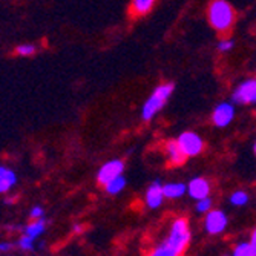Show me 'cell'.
<instances>
[{
	"label": "cell",
	"mask_w": 256,
	"mask_h": 256,
	"mask_svg": "<svg viewBox=\"0 0 256 256\" xmlns=\"http://www.w3.org/2000/svg\"><path fill=\"white\" fill-rule=\"evenodd\" d=\"M207 20L218 34H228L236 23V11L227 0H212L207 6Z\"/></svg>",
	"instance_id": "6da1fadb"
},
{
	"label": "cell",
	"mask_w": 256,
	"mask_h": 256,
	"mask_svg": "<svg viewBox=\"0 0 256 256\" xmlns=\"http://www.w3.org/2000/svg\"><path fill=\"white\" fill-rule=\"evenodd\" d=\"M174 83L168 82V83H161L158 84L152 94L148 97V100L144 102L143 108H142V118L143 122H150L155 115L166 106L168 100L170 98V96L174 94Z\"/></svg>",
	"instance_id": "7a4b0ae2"
},
{
	"label": "cell",
	"mask_w": 256,
	"mask_h": 256,
	"mask_svg": "<svg viewBox=\"0 0 256 256\" xmlns=\"http://www.w3.org/2000/svg\"><path fill=\"white\" fill-rule=\"evenodd\" d=\"M190 240H192V232H190L189 221L186 218H176L170 226L168 236L164 238V241L174 248H176L180 253L186 252V248L190 244Z\"/></svg>",
	"instance_id": "3957f363"
},
{
	"label": "cell",
	"mask_w": 256,
	"mask_h": 256,
	"mask_svg": "<svg viewBox=\"0 0 256 256\" xmlns=\"http://www.w3.org/2000/svg\"><path fill=\"white\" fill-rule=\"evenodd\" d=\"M176 142H178L181 150L184 152V155L188 158L198 156L204 150V140L201 138L200 134H196L194 130H186V132L180 134V136L176 138Z\"/></svg>",
	"instance_id": "277c9868"
},
{
	"label": "cell",
	"mask_w": 256,
	"mask_h": 256,
	"mask_svg": "<svg viewBox=\"0 0 256 256\" xmlns=\"http://www.w3.org/2000/svg\"><path fill=\"white\" fill-rule=\"evenodd\" d=\"M232 102L238 104H256V78L244 80L234 90Z\"/></svg>",
	"instance_id": "5b68a950"
},
{
	"label": "cell",
	"mask_w": 256,
	"mask_h": 256,
	"mask_svg": "<svg viewBox=\"0 0 256 256\" xmlns=\"http://www.w3.org/2000/svg\"><path fill=\"white\" fill-rule=\"evenodd\" d=\"M228 218L222 210H208L204 218V228L208 235H220L227 228Z\"/></svg>",
	"instance_id": "8992f818"
},
{
	"label": "cell",
	"mask_w": 256,
	"mask_h": 256,
	"mask_svg": "<svg viewBox=\"0 0 256 256\" xmlns=\"http://www.w3.org/2000/svg\"><path fill=\"white\" fill-rule=\"evenodd\" d=\"M235 118V103L234 102H222L215 106L212 112V123L216 128H226Z\"/></svg>",
	"instance_id": "52a82bcc"
},
{
	"label": "cell",
	"mask_w": 256,
	"mask_h": 256,
	"mask_svg": "<svg viewBox=\"0 0 256 256\" xmlns=\"http://www.w3.org/2000/svg\"><path fill=\"white\" fill-rule=\"evenodd\" d=\"M124 172V162L122 160H110L100 168L97 174V181L102 186H106L109 181L117 178L118 175H123Z\"/></svg>",
	"instance_id": "ba28073f"
},
{
	"label": "cell",
	"mask_w": 256,
	"mask_h": 256,
	"mask_svg": "<svg viewBox=\"0 0 256 256\" xmlns=\"http://www.w3.org/2000/svg\"><path fill=\"white\" fill-rule=\"evenodd\" d=\"M162 152H164L168 166H170V168L182 166L186 160H188V156H186L184 152L181 150L176 140H168V142L162 144Z\"/></svg>",
	"instance_id": "9c48e42d"
},
{
	"label": "cell",
	"mask_w": 256,
	"mask_h": 256,
	"mask_svg": "<svg viewBox=\"0 0 256 256\" xmlns=\"http://www.w3.org/2000/svg\"><path fill=\"white\" fill-rule=\"evenodd\" d=\"M210 190H212V186H210V181L202 178V176H196V178H192L189 182H188V194L190 198L194 200H202V198H207L210 195Z\"/></svg>",
	"instance_id": "30bf717a"
},
{
	"label": "cell",
	"mask_w": 256,
	"mask_h": 256,
	"mask_svg": "<svg viewBox=\"0 0 256 256\" xmlns=\"http://www.w3.org/2000/svg\"><path fill=\"white\" fill-rule=\"evenodd\" d=\"M164 200L166 198H164V194H162V184L160 180H156L149 186V189L146 190L144 202L149 208H158Z\"/></svg>",
	"instance_id": "8fae6325"
},
{
	"label": "cell",
	"mask_w": 256,
	"mask_h": 256,
	"mask_svg": "<svg viewBox=\"0 0 256 256\" xmlns=\"http://www.w3.org/2000/svg\"><path fill=\"white\" fill-rule=\"evenodd\" d=\"M156 4V0H130L129 14L132 18H140L148 16Z\"/></svg>",
	"instance_id": "7c38bea8"
},
{
	"label": "cell",
	"mask_w": 256,
	"mask_h": 256,
	"mask_svg": "<svg viewBox=\"0 0 256 256\" xmlns=\"http://www.w3.org/2000/svg\"><path fill=\"white\" fill-rule=\"evenodd\" d=\"M17 182V175L6 166H0V194L10 192Z\"/></svg>",
	"instance_id": "4fadbf2b"
},
{
	"label": "cell",
	"mask_w": 256,
	"mask_h": 256,
	"mask_svg": "<svg viewBox=\"0 0 256 256\" xmlns=\"http://www.w3.org/2000/svg\"><path fill=\"white\" fill-rule=\"evenodd\" d=\"M188 192V184L184 182H166L162 184V194L168 200H178Z\"/></svg>",
	"instance_id": "5bb4252c"
},
{
	"label": "cell",
	"mask_w": 256,
	"mask_h": 256,
	"mask_svg": "<svg viewBox=\"0 0 256 256\" xmlns=\"http://www.w3.org/2000/svg\"><path fill=\"white\" fill-rule=\"evenodd\" d=\"M146 256H182V253H180L176 248H174L172 246H169L164 240H162V242H160L158 246L150 248Z\"/></svg>",
	"instance_id": "9a60e30c"
},
{
	"label": "cell",
	"mask_w": 256,
	"mask_h": 256,
	"mask_svg": "<svg viewBox=\"0 0 256 256\" xmlns=\"http://www.w3.org/2000/svg\"><path fill=\"white\" fill-rule=\"evenodd\" d=\"M126 184H128V181H126L124 175H118L117 178H114L112 181H109L104 186V189H106V192L109 195H118L126 188Z\"/></svg>",
	"instance_id": "2e32d148"
},
{
	"label": "cell",
	"mask_w": 256,
	"mask_h": 256,
	"mask_svg": "<svg viewBox=\"0 0 256 256\" xmlns=\"http://www.w3.org/2000/svg\"><path fill=\"white\" fill-rule=\"evenodd\" d=\"M46 228V224H44V220L38 218V220H34V222H31L30 226H26L25 228V235H30L32 238H37L40 236Z\"/></svg>",
	"instance_id": "e0dca14e"
},
{
	"label": "cell",
	"mask_w": 256,
	"mask_h": 256,
	"mask_svg": "<svg viewBox=\"0 0 256 256\" xmlns=\"http://www.w3.org/2000/svg\"><path fill=\"white\" fill-rule=\"evenodd\" d=\"M248 202V195L244 190H236L230 195V204H234L235 207H242Z\"/></svg>",
	"instance_id": "ac0fdd59"
},
{
	"label": "cell",
	"mask_w": 256,
	"mask_h": 256,
	"mask_svg": "<svg viewBox=\"0 0 256 256\" xmlns=\"http://www.w3.org/2000/svg\"><path fill=\"white\" fill-rule=\"evenodd\" d=\"M234 256H254L250 242H240L234 250Z\"/></svg>",
	"instance_id": "d6986e66"
},
{
	"label": "cell",
	"mask_w": 256,
	"mask_h": 256,
	"mask_svg": "<svg viewBox=\"0 0 256 256\" xmlns=\"http://www.w3.org/2000/svg\"><path fill=\"white\" fill-rule=\"evenodd\" d=\"M208 210H212V200L210 198H202L196 201V212L198 214H207Z\"/></svg>",
	"instance_id": "ffe728a7"
},
{
	"label": "cell",
	"mask_w": 256,
	"mask_h": 256,
	"mask_svg": "<svg viewBox=\"0 0 256 256\" xmlns=\"http://www.w3.org/2000/svg\"><path fill=\"white\" fill-rule=\"evenodd\" d=\"M216 48H218V51L220 52H228V51H232L235 48V42L232 40V38H221L220 42H218V44H216Z\"/></svg>",
	"instance_id": "44dd1931"
},
{
	"label": "cell",
	"mask_w": 256,
	"mask_h": 256,
	"mask_svg": "<svg viewBox=\"0 0 256 256\" xmlns=\"http://www.w3.org/2000/svg\"><path fill=\"white\" fill-rule=\"evenodd\" d=\"M16 52L18 56H32L36 52V46L31 44V43H23V44H18Z\"/></svg>",
	"instance_id": "7402d4cb"
},
{
	"label": "cell",
	"mask_w": 256,
	"mask_h": 256,
	"mask_svg": "<svg viewBox=\"0 0 256 256\" xmlns=\"http://www.w3.org/2000/svg\"><path fill=\"white\" fill-rule=\"evenodd\" d=\"M34 240H36V238H32V236H30V235H23V236L18 240V247H20L22 250H32V248H34Z\"/></svg>",
	"instance_id": "603a6c76"
},
{
	"label": "cell",
	"mask_w": 256,
	"mask_h": 256,
	"mask_svg": "<svg viewBox=\"0 0 256 256\" xmlns=\"http://www.w3.org/2000/svg\"><path fill=\"white\" fill-rule=\"evenodd\" d=\"M42 216H43V208H42L40 206L32 207V210H31V218H32V220H38V218H42Z\"/></svg>",
	"instance_id": "cb8c5ba5"
},
{
	"label": "cell",
	"mask_w": 256,
	"mask_h": 256,
	"mask_svg": "<svg viewBox=\"0 0 256 256\" xmlns=\"http://www.w3.org/2000/svg\"><path fill=\"white\" fill-rule=\"evenodd\" d=\"M250 246H252V250H253V253H254V256H256V228L253 230V234H252V238H250Z\"/></svg>",
	"instance_id": "d4e9b609"
},
{
	"label": "cell",
	"mask_w": 256,
	"mask_h": 256,
	"mask_svg": "<svg viewBox=\"0 0 256 256\" xmlns=\"http://www.w3.org/2000/svg\"><path fill=\"white\" fill-rule=\"evenodd\" d=\"M12 247L11 242H0V252H10Z\"/></svg>",
	"instance_id": "484cf974"
},
{
	"label": "cell",
	"mask_w": 256,
	"mask_h": 256,
	"mask_svg": "<svg viewBox=\"0 0 256 256\" xmlns=\"http://www.w3.org/2000/svg\"><path fill=\"white\" fill-rule=\"evenodd\" d=\"M83 228H84V227H83L82 224H76V226L72 227V232L78 235V234H82V232H83Z\"/></svg>",
	"instance_id": "4316f807"
},
{
	"label": "cell",
	"mask_w": 256,
	"mask_h": 256,
	"mask_svg": "<svg viewBox=\"0 0 256 256\" xmlns=\"http://www.w3.org/2000/svg\"><path fill=\"white\" fill-rule=\"evenodd\" d=\"M253 152H254V155H256V142H254V144H253Z\"/></svg>",
	"instance_id": "83f0119b"
}]
</instances>
